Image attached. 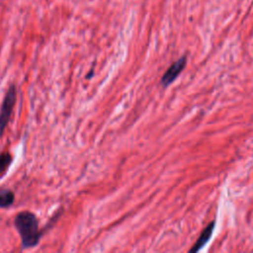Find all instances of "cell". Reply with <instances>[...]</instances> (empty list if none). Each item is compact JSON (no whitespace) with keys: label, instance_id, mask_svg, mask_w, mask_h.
<instances>
[{"label":"cell","instance_id":"7a4b0ae2","mask_svg":"<svg viewBox=\"0 0 253 253\" xmlns=\"http://www.w3.org/2000/svg\"><path fill=\"white\" fill-rule=\"evenodd\" d=\"M15 103H16V88L14 85H11L3 99V103L0 109V137L3 135V132L10 121Z\"/></svg>","mask_w":253,"mask_h":253},{"label":"cell","instance_id":"3957f363","mask_svg":"<svg viewBox=\"0 0 253 253\" xmlns=\"http://www.w3.org/2000/svg\"><path fill=\"white\" fill-rule=\"evenodd\" d=\"M187 63V56L183 55L176 61H174L169 68L165 71L163 76L161 77L160 83L163 87H168L171 83H173L176 78L181 74V72L184 70Z\"/></svg>","mask_w":253,"mask_h":253},{"label":"cell","instance_id":"6da1fadb","mask_svg":"<svg viewBox=\"0 0 253 253\" xmlns=\"http://www.w3.org/2000/svg\"><path fill=\"white\" fill-rule=\"evenodd\" d=\"M14 224L20 234L23 248H31L38 245L42 232L39 229L38 218L33 212H19L14 219Z\"/></svg>","mask_w":253,"mask_h":253},{"label":"cell","instance_id":"5b68a950","mask_svg":"<svg viewBox=\"0 0 253 253\" xmlns=\"http://www.w3.org/2000/svg\"><path fill=\"white\" fill-rule=\"evenodd\" d=\"M15 195L7 189H0V208H8L14 203Z\"/></svg>","mask_w":253,"mask_h":253},{"label":"cell","instance_id":"277c9868","mask_svg":"<svg viewBox=\"0 0 253 253\" xmlns=\"http://www.w3.org/2000/svg\"><path fill=\"white\" fill-rule=\"evenodd\" d=\"M214 225H215V222L212 220L203 229V231L200 234V236L197 239V241L194 243L192 248H190V250H189L190 253L198 252L199 250H201L207 244V242L211 239V237L212 235V232H213V229H214Z\"/></svg>","mask_w":253,"mask_h":253},{"label":"cell","instance_id":"52a82bcc","mask_svg":"<svg viewBox=\"0 0 253 253\" xmlns=\"http://www.w3.org/2000/svg\"><path fill=\"white\" fill-rule=\"evenodd\" d=\"M93 74H94V71L93 70H90V72H89V74L86 76L88 79H90L92 76H93Z\"/></svg>","mask_w":253,"mask_h":253},{"label":"cell","instance_id":"8992f818","mask_svg":"<svg viewBox=\"0 0 253 253\" xmlns=\"http://www.w3.org/2000/svg\"><path fill=\"white\" fill-rule=\"evenodd\" d=\"M12 162V156L8 152L0 153V173H3L7 170L9 165Z\"/></svg>","mask_w":253,"mask_h":253}]
</instances>
